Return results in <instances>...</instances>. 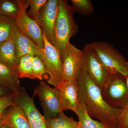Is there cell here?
Here are the masks:
<instances>
[{
	"instance_id": "1",
	"label": "cell",
	"mask_w": 128,
	"mask_h": 128,
	"mask_svg": "<svg viewBox=\"0 0 128 128\" xmlns=\"http://www.w3.org/2000/svg\"><path fill=\"white\" fill-rule=\"evenodd\" d=\"M76 80L80 100L84 105L89 116L105 126L117 128L121 108L112 107L106 102L100 88L85 70H80Z\"/></svg>"
},
{
	"instance_id": "2",
	"label": "cell",
	"mask_w": 128,
	"mask_h": 128,
	"mask_svg": "<svg viewBox=\"0 0 128 128\" xmlns=\"http://www.w3.org/2000/svg\"><path fill=\"white\" fill-rule=\"evenodd\" d=\"M74 12L66 0H58V9L54 30V46L62 60L70 40L78 32Z\"/></svg>"
},
{
	"instance_id": "3",
	"label": "cell",
	"mask_w": 128,
	"mask_h": 128,
	"mask_svg": "<svg viewBox=\"0 0 128 128\" xmlns=\"http://www.w3.org/2000/svg\"><path fill=\"white\" fill-rule=\"evenodd\" d=\"M90 44L108 73L121 74L127 76L128 62L117 49L110 44L102 41H96Z\"/></svg>"
},
{
	"instance_id": "4",
	"label": "cell",
	"mask_w": 128,
	"mask_h": 128,
	"mask_svg": "<svg viewBox=\"0 0 128 128\" xmlns=\"http://www.w3.org/2000/svg\"><path fill=\"white\" fill-rule=\"evenodd\" d=\"M101 92L104 100L112 107L121 108L128 101L126 77L108 73Z\"/></svg>"
},
{
	"instance_id": "5",
	"label": "cell",
	"mask_w": 128,
	"mask_h": 128,
	"mask_svg": "<svg viewBox=\"0 0 128 128\" xmlns=\"http://www.w3.org/2000/svg\"><path fill=\"white\" fill-rule=\"evenodd\" d=\"M44 43L42 52V60L48 75V82L54 87L63 80V64L58 52L55 46L48 41L43 33Z\"/></svg>"
},
{
	"instance_id": "6",
	"label": "cell",
	"mask_w": 128,
	"mask_h": 128,
	"mask_svg": "<svg viewBox=\"0 0 128 128\" xmlns=\"http://www.w3.org/2000/svg\"><path fill=\"white\" fill-rule=\"evenodd\" d=\"M20 9L16 18V26L19 32L32 40L40 48L44 46L43 32L36 22L28 16L26 10L29 6L28 0H18Z\"/></svg>"
},
{
	"instance_id": "7",
	"label": "cell",
	"mask_w": 128,
	"mask_h": 128,
	"mask_svg": "<svg viewBox=\"0 0 128 128\" xmlns=\"http://www.w3.org/2000/svg\"><path fill=\"white\" fill-rule=\"evenodd\" d=\"M36 95L38 96L45 118H54L63 112L57 87H50L45 82L41 81L34 89L33 97Z\"/></svg>"
},
{
	"instance_id": "8",
	"label": "cell",
	"mask_w": 128,
	"mask_h": 128,
	"mask_svg": "<svg viewBox=\"0 0 128 128\" xmlns=\"http://www.w3.org/2000/svg\"><path fill=\"white\" fill-rule=\"evenodd\" d=\"M82 50L81 69L87 72L101 90L108 73L90 44H86Z\"/></svg>"
},
{
	"instance_id": "9",
	"label": "cell",
	"mask_w": 128,
	"mask_h": 128,
	"mask_svg": "<svg viewBox=\"0 0 128 128\" xmlns=\"http://www.w3.org/2000/svg\"><path fill=\"white\" fill-rule=\"evenodd\" d=\"M14 102L23 109L31 128H46L45 118L36 107L33 97L30 96L24 88H20L14 96Z\"/></svg>"
},
{
	"instance_id": "10",
	"label": "cell",
	"mask_w": 128,
	"mask_h": 128,
	"mask_svg": "<svg viewBox=\"0 0 128 128\" xmlns=\"http://www.w3.org/2000/svg\"><path fill=\"white\" fill-rule=\"evenodd\" d=\"M58 0H48L40 12L38 24L48 41L54 46V30Z\"/></svg>"
},
{
	"instance_id": "11",
	"label": "cell",
	"mask_w": 128,
	"mask_h": 128,
	"mask_svg": "<svg viewBox=\"0 0 128 128\" xmlns=\"http://www.w3.org/2000/svg\"><path fill=\"white\" fill-rule=\"evenodd\" d=\"M57 87L59 91L60 100L62 111L71 110L77 114L80 100L79 86L76 78L62 80Z\"/></svg>"
},
{
	"instance_id": "12",
	"label": "cell",
	"mask_w": 128,
	"mask_h": 128,
	"mask_svg": "<svg viewBox=\"0 0 128 128\" xmlns=\"http://www.w3.org/2000/svg\"><path fill=\"white\" fill-rule=\"evenodd\" d=\"M82 56V50L69 43L62 60L63 80L76 78L81 69Z\"/></svg>"
},
{
	"instance_id": "13",
	"label": "cell",
	"mask_w": 128,
	"mask_h": 128,
	"mask_svg": "<svg viewBox=\"0 0 128 128\" xmlns=\"http://www.w3.org/2000/svg\"><path fill=\"white\" fill-rule=\"evenodd\" d=\"M14 36L16 56L18 62L22 56L28 54H33L42 60L43 48H40L32 40L19 32L16 27L14 30Z\"/></svg>"
},
{
	"instance_id": "14",
	"label": "cell",
	"mask_w": 128,
	"mask_h": 128,
	"mask_svg": "<svg viewBox=\"0 0 128 128\" xmlns=\"http://www.w3.org/2000/svg\"><path fill=\"white\" fill-rule=\"evenodd\" d=\"M1 119L9 128H31L23 109L14 104L5 110Z\"/></svg>"
},
{
	"instance_id": "15",
	"label": "cell",
	"mask_w": 128,
	"mask_h": 128,
	"mask_svg": "<svg viewBox=\"0 0 128 128\" xmlns=\"http://www.w3.org/2000/svg\"><path fill=\"white\" fill-rule=\"evenodd\" d=\"M16 70L0 62V85L10 92L16 95L21 86Z\"/></svg>"
},
{
	"instance_id": "16",
	"label": "cell",
	"mask_w": 128,
	"mask_h": 128,
	"mask_svg": "<svg viewBox=\"0 0 128 128\" xmlns=\"http://www.w3.org/2000/svg\"><path fill=\"white\" fill-rule=\"evenodd\" d=\"M14 30L8 39L0 43V62L16 70L19 62L16 56Z\"/></svg>"
},
{
	"instance_id": "17",
	"label": "cell",
	"mask_w": 128,
	"mask_h": 128,
	"mask_svg": "<svg viewBox=\"0 0 128 128\" xmlns=\"http://www.w3.org/2000/svg\"><path fill=\"white\" fill-rule=\"evenodd\" d=\"M45 122L46 128H76L78 124L73 118L66 116L63 111L54 118H45Z\"/></svg>"
},
{
	"instance_id": "18",
	"label": "cell",
	"mask_w": 128,
	"mask_h": 128,
	"mask_svg": "<svg viewBox=\"0 0 128 128\" xmlns=\"http://www.w3.org/2000/svg\"><path fill=\"white\" fill-rule=\"evenodd\" d=\"M76 114L79 119L78 122L82 128H112L92 119L88 113L84 105L80 101Z\"/></svg>"
},
{
	"instance_id": "19",
	"label": "cell",
	"mask_w": 128,
	"mask_h": 128,
	"mask_svg": "<svg viewBox=\"0 0 128 128\" xmlns=\"http://www.w3.org/2000/svg\"><path fill=\"white\" fill-rule=\"evenodd\" d=\"M34 56L28 54L20 58L16 70L20 78H28L34 79L32 73V62Z\"/></svg>"
},
{
	"instance_id": "20",
	"label": "cell",
	"mask_w": 128,
	"mask_h": 128,
	"mask_svg": "<svg viewBox=\"0 0 128 128\" xmlns=\"http://www.w3.org/2000/svg\"><path fill=\"white\" fill-rule=\"evenodd\" d=\"M16 27V19L0 15V43L9 38Z\"/></svg>"
},
{
	"instance_id": "21",
	"label": "cell",
	"mask_w": 128,
	"mask_h": 128,
	"mask_svg": "<svg viewBox=\"0 0 128 128\" xmlns=\"http://www.w3.org/2000/svg\"><path fill=\"white\" fill-rule=\"evenodd\" d=\"M19 9L18 0H0V15L16 19Z\"/></svg>"
},
{
	"instance_id": "22",
	"label": "cell",
	"mask_w": 128,
	"mask_h": 128,
	"mask_svg": "<svg viewBox=\"0 0 128 128\" xmlns=\"http://www.w3.org/2000/svg\"><path fill=\"white\" fill-rule=\"evenodd\" d=\"M70 1V6L74 12H77L83 16H86L94 12V6L90 0H71Z\"/></svg>"
},
{
	"instance_id": "23",
	"label": "cell",
	"mask_w": 128,
	"mask_h": 128,
	"mask_svg": "<svg viewBox=\"0 0 128 128\" xmlns=\"http://www.w3.org/2000/svg\"><path fill=\"white\" fill-rule=\"evenodd\" d=\"M32 73L34 79L42 80L47 73L43 61L39 57L34 56L32 62Z\"/></svg>"
},
{
	"instance_id": "24",
	"label": "cell",
	"mask_w": 128,
	"mask_h": 128,
	"mask_svg": "<svg viewBox=\"0 0 128 128\" xmlns=\"http://www.w3.org/2000/svg\"><path fill=\"white\" fill-rule=\"evenodd\" d=\"M30 9L28 16L38 24L40 12L48 0H28Z\"/></svg>"
},
{
	"instance_id": "25",
	"label": "cell",
	"mask_w": 128,
	"mask_h": 128,
	"mask_svg": "<svg viewBox=\"0 0 128 128\" xmlns=\"http://www.w3.org/2000/svg\"><path fill=\"white\" fill-rule=\"evenodd\" d=\"M128 128V101L121 108L117 128Z\"/></svg>"
},
{
	"instance_id": "26",
	"label": "cell",
	"mask_w": 128,
	"mask_h": 128,
	"mask_svg": "<svg viewBox=\"0 0 128 128\" xmlns=\"http://www.w3.org/2000/svg\"><path fill=\"white\" fill-rule=\"evenodd\" d=\"M15 95L0 97V118H1L5 110L10 106L14 104V98Z\"/></svg>"
},
{
	"instance_id": "27",
	"label": "cell",
	"mask_w": 128,
	"mask_h": 128,
	"mask_svg": "<svg viewBox=\"0 0 128 128\" xmlns=\"http://www.w3.org/2000/svg\"><path fill=\"white\" fill-rule=\"evenodd\" d=\"M14 95L0 85V97Z\"/></svg>"
},
{
	"instance_id": "28",
	"label": "cell",
	"mask_w": 128,
	"mask_h": 128,
	"mask_svg": "<svg viewBox=\"0 0 128 128\" xmlns=\"http://www.w3.org/2000/svg\"><path fill=\"white\" fill-rule=\"evenodd\" d=\"M126 83L128 92V74L126 77Z\"/></svg>"
},
{
	"instance_id": "29",
	"label": "cell",
	"mask_w": 128,
	"mask_h": 128,
	"mask_svg": "<svg viewBox=\"0 0 128 128\" xmlns=\"http://www.w3.org/2000/svg\"><path fill=\"white\" fill-rule=\"evenodd\" d=\"M3 125V123L1 118H0V128Z\"/></svg>"
},
{
	"instance_id": "30",
	"label": "cell",
	"mask_w": 128,
	"mask_h": 128,
	"mask_svg": "<svg viewBox=\"0 0 128 128\" xmlns=\"http://www.w3.org/2000/svg\"><path fill=\"white\" fill-rule=\"evenodd\" d=\"M0 128H9L8 126H6V125H5V124H3Z\"/></svg>"
},
{
	"instance_id": "31",
	"label": "cell",
	"mask_w": 128,
	"mask_h": 128,
	"mask_svg": "<svg viewBox=\"0 0 128 128\" xmlns=\"http://www.w3.org/2000/svg\"><path fill=\"white\" fill-rule=\"evenodd\" d=\"M76 128H82L80 124V123L79 122H78V126H77Z\"/></svg>"
},
{
	"instance_id": "32",
	"label": "cell",
	"mask_w": 128,
	"mask_h": 128,
	"mask_svg": "<svg viewBox=\"0 0 128 128\" xmlns=\"http://www.w3.org/2000/svg\"></svg>"
}]
</instances>
